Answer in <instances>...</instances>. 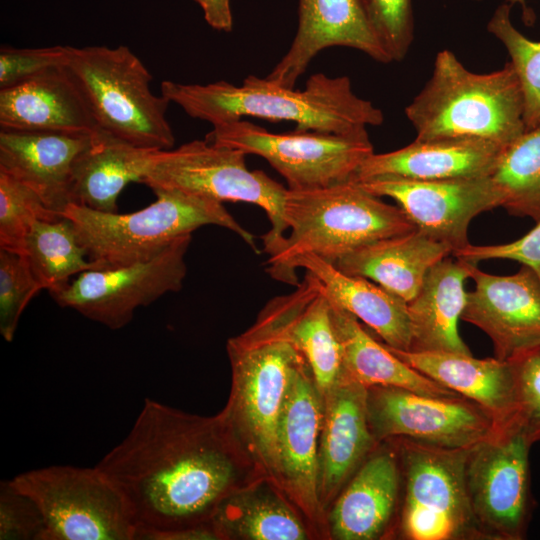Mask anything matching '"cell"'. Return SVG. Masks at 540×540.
I'll return each instance as SVG.
<instances>
[{
	"instance_id": "obj_1",
	"label": "cell",
	"mask_w": 540,
	"mask_h": 540,
	"mask_svg": "<svg viewBox=\"0 0 540 540\" xmlns=\"http://www.w3.org/2000/svg\"><path fill=\"white\" fill-rule=\"evenodd\" d=\"M96 467L126 497L140 540H218L212 520L220 505L267 478L220 413L190 414L152 399Z\"/></svg>"
},
{
	"instance_id": "obj_2",
	"label": "cell",
	"mask_w": 540,
	"mask_h": 540,
	"mask_svg": "<svg viewBox=\"0 0 540 540\" xmlns=\"http://www.w3.org/2000/svg\"><path fill=\"white\" fill-rule=\"evenodd\" d=\"M161 95L190 117L214 126L242 117L291 121L296 130L334 134L367 132L380 126L383 112L358 97L347 76L313 74L303 90L286 88L255 75L240 85L219 81L209 84L161 83Z\"/></svg>"
},
{
	"instance_id": "obj_3",
	"label": "cell",
	"mask_w": 540,
	"mask_h": 540,
	"mask_svg": "<svg viewBox=\"0 0 540 540\" xmlns=\"http://www.w3.org/2000/svg\"><path fill=\"white\" fill-rule=\"evenodd\" d=\"M283 221L290 232L269 256L267 272L293 286L299 284L293 268L298 256L312 254L335 264L364 245L416 229L398 205L353 180L314 189L287 188Z\"/></svg>"
},
{
	"instance_id": "obj_4",
	"label": "cell",
	"mask_w": 540,
	"mask_h": 540,
	"mask_svg": "<svg viewBox=\"0 0 540 540\" xmlns=\"http://www.w3.org/2000/svg\"><path fill=\"white\" fill-rule=\"evenodd\" d=\"M231 389L222 418L265 476L278 487L277 430L297 368L306 361L268 311L227 341Z\"/></svg>"
},
{
	"instance_id": "obj_5",
	"label": "cell",
	"mask_w": 540,
	"mask_h": 540,
	"mask_svg": "<svg viewBox=\"0 0 540 540\" xmlns=\"http://www.w3.org/2000/svg\"><path fill=\"white\" fill-rule=\"evenodd\" d=\"M405 114L419 140L468 137L506 147L526 131L522 90L511 63L474 73L450 50L437 53L430 79Z\"/></svg>"
},
{
	"instance_id": "obj_6",
	"label": "cell",
	"mask_w": 540,
	"mask_h": 540,
	"mask_svg": "<svg viewBox=\"0 0 540 540\" xmlns=\"http://www.w3.org/2000/svg\"><path fill=\"white\" fill-rule=\"evenodd\" d=\"M155 195L156 201L130 213L102 212L69 203L61 215L74 224L90 260L103 268L150 260L178 238L206 225L234 232L257 251L254 235L222 202L178 191H157Z\"/></svg>"
},
{
	"instance_id": "obj_7",
	"label": "cell",
	"mask_w": 540,
	"mask_h": 540,
	"mask_svg": "<svg viewBox=\"0 0 540 540\" xmlns=\"http://www.w3.org/2000/svg\"><path fill=\"white\" fill-rule=\"evenodd\" d=\"M66 67L98 130L140 148H173L175 137L166 117L170 102L152 92L151 73L127 46H70Z\"/></svg>"
},
{
	"instance_id": "obj_8",
	"label": "cell",
	"mask_w": 540,
	"mask_h": 540,
	"mask_svg": "<svg viewBox=\"0 0 540 540\" xmlns=\"http://www.w3.org/2000/svg\"><path fill=\"white\" fill-rule=\"evenodd\" d=\"M401 470V500L394 539L483 540L466 487L470 448H449L408 438L388 439Z\"/></svg>"
},
{
	"instance_id": "obj_9",
	"label": "cell",
	"mask_w": 540,
	"mask_h": 540,
	"mask_svg": "<svg viewBox=\"0 0 540 540\" xmlns=\"http://www.w3.org/2000/svg\"><path fill=\"white\" fill-rule=\"evenodd\" d=\"M244 152L193 140L178 148L153 151L141 183L155 193L178 191L220 202H245L264 210L271 224L263 235L264 251L275 254L285 239L283 221L287 188L263 171L249 170Z\"/></svg>"
},
{
	"instance_id": "obj_10",
	"label": "cell",
	"mask_w": 540,
	"mask_h": 540,
	"mask_svg": "<svg viewBox=\"0 0 540 540\" xmlns=\"http://www.w3.org/2000/svg\"><path fill=\"white\" fill-rule=\"evenodd\" d=\"M10 483L39 507L45 540H135L129 502L96 466L53 465L18 474Z\"/></svg>"
},
{
	"instance_id": "obj_11",
	"label": "cell",
	"mask_w": 540,
	"mask_h": 540,
	"mask_svg": "<svg viewBox=\"0 0 540 540\" xmlns=\"http://www.w3.org/2000/svg\"><path fill=\"white\" fill-rule=\"evenodd\" d=\"M205 139L264 158L292 190L353 180L363 161L374 153L367 132L334 134L295 129L273 133L242 119L214 126Z\"/></svg>"
},
{
	"instance_id": "obj_12",
	"label": "cell",
	"mask_w": 540,
	"mask_h": 540,
	"mask_svg": "<svg viewBox=\"0 0 540 540\" xmlns=\"http://www.w3.org/2000/svg\"><path fill=\"white\" fill-rule=\"evenodd\" d=\"M530 448L516 429L496 430L470 448L466 487L483 540L526 538L534 505L530 487Z\"/></svg>"
},
{
	"instance_id": "obj_13",
	"label": "cell",
	"mask_w": 540,
	"mask_h": 540,
	"mask_svg": "<svg viewBox=\"0 0 540 540\" xmlns=\"http://www.w3.org/2000/svg\"><path fill=\"white\" fill-rule=\"evenodd\" d=\"M190 242L191 235H186L145 262L85 271L50 295L61 307L120 329L132 320L137 308L182 288Z\"/></svg>"
},
{
	"instance_id": "obj_14",
	"label": "cell",
	"mask_w": 540,
	"mask_h": 540,
	"mask_svg": "<svg viewBox=\"0 0 540 540\" xmlns=\"http://www.w3.org/2000/svg\"><path fill=\"white\" fill-rule=\"evenodd\" d=\"M367 414L371 432L379 443L403 437L466 448L498 430L486 410L463 396H429L395 386L367 387Z\"/></svg>"
},
{
	"instance_id": "obj_15",
	"label": "cell",
	"mask_w": 540,
	"mask_h": 540,
	"mask_svg": "<svg viewBox=\"0 0 540 540\" xmlns=\"http://www.w3.org/2000/svg\"><path fill=\"white\" fill-rule=\"evenodd\" d=\"M322 395L307 361L296 370L277 430L279 486L307 522L314 539H330L318 498Z\"/></svg>"
},
{
	"instance_id": "obj_16",
	"label": "cell",
	"mask_w": 540,
	"mask_h": 540,
	"mask_svg": "<svg viewBox=\"0 0 540 540\" xmlns=\"http://www.w3.org/2000/svg\"><path fill=\"white\" fill-rule=\"evenodd\" d=\"M378 197H390L414 227L453 251L469 244L468 227L484 211L499 207L490 176L415 181L380 178L358 182Z\"/></svg>"
},
{
	"instance_id": "obj_17",
	"label": "cell",
	"mask_w": 540,
	"mask_h": 540,
	"mask_svg": "<svg viewBox=\"0 0 540 540\" xmlns=\"http://www.w3.org/2000/svg\"><path fill=\"white\" fill-rule=\"evenodd\" d=\"M467 262V261H466ZM475 288L461 319L486 333L497 359L509 361L540 345V280L527 266L512 275L481 271L467 262Z\"/></svg>"
},
{
	"instance_id": "obj_18",
	"label": "cell",
	"mask_w": 540,
	"mask_h": 540,
	"mask_svg": "<svg viewBox=\"0 0 540 540\" xmlns=\"http://www.w3.org/2000/svg\"><path fill=\"white\" fill-rule=\"evenodd\" d=\"M401 470L390 440L380 442L341 490L328 514L330 539H394Z\"/></svg>"
},
{
	"instance_id": "obj_19",
	"label": "cell",
	"mask_w": 540,
	"mask_h": 540,
	"mask_svg": "<svg viewBox=\"0 0 540 540\" xmlns=\"http://www.w3.org/2000/svg\"><path fill=\"white\" fill-rule=\"evenodd\" d=\"M321 395L318 498L327 515L341 490L379 442L368 422L367 387L341 376Z\"/></svg>"
},
{
	"instance_id": "obj_20",
	"label": "cell",
	"mask_w": 540,
	"mask_h": 540,
	"mask_svg": "<svg viewBox=\"0 0 540 540\" xmlns=\"http://www.w3.org/2000/svg\"><path fill=\"white\" fill-rule=\"evenodd\" d=\"M344 46L381 63L392 62L370 22L364 0H298V28L287 53L265 77L294 88L323 49Z\"/></svg>"
},
{
	"instance_id": "obj_21",
	"label": "cell",
	"mask_w": 540,
	"mask_h": 540,
	"mask_svg": "<svg viewBox=\"0 0 540 540\" xmlns=\"http://www.w3.org/2000/svg\"><path fill=\"white\" fill-rule=\"evenodd\" d=\"M503 148L479 138L415 139L395 151L372 153L360 165L353 181L380 178L430 181L489 176Z\"/></svg>"
},
{
	"instance_id": "obj_22",
	"label": "cell",
	"mask_w": 540,
	"mask_h": 540,
	"mask_svg": "<svg viewBox=\"0 0 540 540\" xmlns=\"http://www.w3.org/2000/svg\"><path fill=\"white\" fill-rule=\"evenodd\" d=\"M93 133L1 129L0 170L31 188L61 215L70 203L74 162L90 145Z\"/></svg>"
},
{
	"instance_id": "obj_23",
	"label": "cell",
	"mask_w": 540,
	"mask_h": 540,
	"mask_svg": "<svg viewBox=\"0 0 540 540\" xmlns=\"http://www.w3.org/2000/svg\"><path fill=\"white\" fill-rule=\"evenodd\" d=\"M2 130L93 133L91 109L66 66L0 89Z\"/></svg>"
},
{
	"instance_id": "obj_24",
	"label": "cell",
	"mask_w": 540,
	"mask_h": 540,
	"mask_svg": "<svg viewBox=\"0 0 540 540\" xmlns=\"http://www.w3.org/2000/svg\"><path fill=\"white\" fill-rule=\"evenodd\" d=\"M384 345L412 368L480 405L498 430H518L515 380L509 361L458 352L403 351Z\"/></svg>"
},
{
	"instance_id": "obj_25",
	"label": "cell",
	"mask_w": 540,
	"mask_h": 540,
	"mask_svg": "<svg viewBox=\"0 0 540 540\" xmlns=\"http://www.w3.org/2000/svg\"><path fill=\"white\" fill-rule=\"evenodd\" d=\"M264 308L306 359L320 393L331 388L342 374L341 354L321 282L307 272L292 293Z\"/></svg>"
},
{
	"instance_id": "obj_26",
	"label": "cell",
	"mask_w": 540,
	"mask_h": 540,
	"mask_svg": "<svg viewBox=\"0 0 540 540\" xmlns=\"http://www.w3.org/2000/svg\"><path fill=\"white\" fill-rule=\"evenodd\" d=\"M452 253L451 246L414 229L364 245L334 265L410 302L418 294L428 271Z\"/></svg>"
},
{
	"instance_id": "obj_27",
	"label": "cell",
	"mask_w": 540,
	"mask_h": 540,
	"mask_svg": "<svg viewBox=\"0 0 540 540\" xmlns=\"http://www.w3.org/2000/svg\"><path fill=\"white\" fill-rule=\"evenodd\" d=\"M467 278V262L453 255L428 271L418 294L407 302L412 333L408 351L471 354L458 331L467 301Z\"/></svg>"
},
{
	"instance_id": "obj_28",
	"label": "cell",
	"mask_w": 540,
	"mask_h": 540,
	"mask_svg": "<svg viewBox=\"0 0 540 540\" xmlns=\"http://www.w3.org/2000/svg\"><path fill=\"white\" fill-rule=\"evenodd\" d=\"M323 285L332 302L373 329L391 348L408 351L412 333L407 302L371 280L346 274L334 264L304 254L293 262Z\"/></svg>"
},
{
	"instance_id": "obj_29",
	"label": "cell",
	"mask_w": 540,
	"mask_h": 540,
	"mask_svg": "<svg viewBox=\"0 0 540 540\" xmlns=\"http://www.w3.org/2000/svg\"><path fill=\"white\" fill-rule=\"evenodd\" d=\"M212 523L218 540L314 539L296 506L268 478L229 496L220 505Z\"/></svg>"
},
{
	"instance_id": "obj_30",
	"label": "cell",
	"mask_w": 540,
	"mask_h": 540,
	"mask_svg": "<svg viewBox=\"0 0 540 540\" xmlns=\"http://www.w3.org/2000/svg\"><path fill=\"white\" fill-rule=\"evenodd\" d=\"M153 149L134 146L101 130L74 162L70 203L117 212V200L131 182L141 183Z\"/></svg>"
},
{
	"instance_id": "obj_31",
	"label": "cell",
	"mask_w": 540,
	"mask_h": 540,
	"mask_svg": "<svg viewBox=\"0 0 540 540\" xmlns=\"http://www.w3.org/2000/svg\"><path fill=\"white\" fill-rule=\"evenodd\" d=\"M330 315L340 348L341 376L365 387L395 386L429 396H461L399 359L374 340L355 316L331 300Z\"/></svg>"
},
{
	"instance_id": "obj_32",
	"label": "cell",
	"mask_w": 540,
	"mask_h": 540,
	"mask_svg": "<svg viewBox=\"0 0 540 540\" xmlns=\"http://www.w3.org/2000/svg\"><path fill=\"white\" fill-rule=\"evenodd\" d=\"M22 254L42 288L50 294L65 288L74 276L103 268L90 260L74 224L64 216L37 220L26 237Z\"/></svg>"
},
{
	"instance_id": "obj_33",
	"label": "cell",
	"mask_w": 540,
	"mask_h": 540,
	"mask_svg": "<svg viewBox=\"0 0 540 540\" xmlns=\"http://www.w3.org/2000/svg\"><path fill=\"white\" fill-rule=\"evenodd\" d=\"M489 176L499 207L540 220V124L503 148Z\"/></svg>"
},
{
	"instance_id": "obj_34",
	"label": "cell",
	"mask_w": 540,
	"mask_h": 540,
	"mask_svg": "<svg viewBox=\"0 0 540 540\" xmlns=\"http://www.w3.org/2000/svg\"><path fill=\"white\" fill-rule=\"evenodd\" d=\"M511 5H499L487 23V30L506 48L518 78L524 100L526 130L540 124V41L525 37L513 25Z\"/></svg>"
},
{
	"instance_id": "obj_35",
	"label": "cell",
	"mask_w": 540,
	"mask_h": 540,
	"mask_svg": "<svg viewBox=\"0 0 540 540\" xmlns=\"http://www.w3.org/2000/svg\"><path fill=\"white\" fill-rule=\"evenodd\" d=\"M61 216L31 188L0 170V248L22 254L26 237L37 220Z\"/></svg>"
},
{
	"instance_id": "obj_36",
	"label": "cell",
	"mask_w": 540,
	"mask_h": 540,
	"mask_svg": "<svg viewBox=\"0 0 540 540\" xmlns=\"http://www.w3.org/2000/svg\"><path fill=\"white\" fill-rule=\"evenodd\" d=\"M41 289L25 256L0 248V332L7 342L13 340L23 311Z\"/></svg>"
},
{
	"instance_id": "obj_37",
	"label": "cell",
	"mask_w": 540,
	"mask_h": 540,
	"mask_svg": "<svg viewBox=\"0 0 540 540\" xmlns=\"http://www.w3.org/2000/svg\"><path fill=\"white\" fill-rule=\"evenodd\" d=\"M509 362L516 388V427L532 446L540 442V345Z\"/></svg>"
},
{
	"instance_id": "obj_38",
	"label": "cell",
	"mask_w": 540,
	"mask_h": 540,
	"mask_svg": "<svg viewBox=\"0 0 540 540\" xmlns=\"http://www.w3.org/2000/svg\"><path fill=\"white\" fill-rule=\"evenodd\" d=\"M372 27L392 61H401L414 37L412 0H367Z\"/></svg>"
},
{
	"instance_id": "obj_39",
	"label": "cell",
	"mask_w": 540,
	"mask_h": 540,
	"mask_svg": "<svg viewBox=\"0 0 540 540\" xmlns=\"http://www.w3.org/2000/svg\"><path fill=\"white\" fill-rule=\"evenodd\" d=\"M46 524L37 504L12 486L0 483V539L45 540Z\"/></svg>"
},
{
	"instance_id": "obj_40",
	"label": "cell",
	"mask_w": 540,
	"mask_h": 540,
	"mask_svg": "<svg viewBox=\"0 0 540 540\" xmlns=\"http://www.w3.org/2000/svg\"><path fill=\"white\" fill-rule=\"evenodd\" d=\"M70 46L0 49V89L28 80L44 71L66 66Z\"/></svg>"
},
{
	"instance_id": "obj_41",
	"label": "cell",
	"mask_w": 540,
	"mask_h": 540,
	"mask_svg": "<svg viewBox=\"0 0 540 540\" xmlns=\"http://www.w3.org/2000/svg\"><path fill=\"white\" fill-rule=\"evenodd\" d=\"M452 255L475 264L489 259L513 260L530 268L540 280V220L528 233L510 243L483 246L469 243Z\"/></svg>"
},
{
	"instance_id": "obj_42",
	"label": "cell",
	"mask_w": 540,
	"mask_h": 540,
	"mask_svg": "<svg viewBox=\"0 0 540 540\" xmlns=\"http://www.w3.org/2000/svg\"><path fill=\"white\" fill-rule=\"evenodd\" d=\"M202 8L206 22L215 30L229 32L233 26L230 0H194Z\"/></svg>"
},
{
	"instance_id": "obj_43",
	"label": "cell",
	"mask_w": 540,
	"mask_h": 540,
	"mask_svg": "<svg viewBox=\"0 0 540 540\" xmlns=\"http://www.w3.org/2000/svg\"><path fill=\"white\" fill-rule=\"evenodd\" d=\"M507 2L513 6L515 4H520L523 7L524 13H526V0H507Z\"/></svg>"
},
{
	"instance_id": "obj_44",
	"label": "cell",
	"mask_w": 540,
	"mask_h": 540,
	"mask_svg": "<svg viewBox=\"0 0 540 540\" xmlns=\"http://www.w3.org/2000/svg\"><path fill=\"white\" fill-rule=\"evenodd\" d=\"M366 1H367V0H364L365 4H366Z\"/></svg>"
},
{
	"instance_id": "obj_45",
	"label": "cell",
	"mask_w": 540,
	"mask_h": 540,
	"mask_svg": "<svg viewBox=\"0 0 540 540\" xmlns=\"http://www.w3.org/2000/svg\"><path fill=\"white\" fill-rule=\"evenodd\" d=\"M477 1H479V0H477Z\"/></svg>"
}]
</instances>
